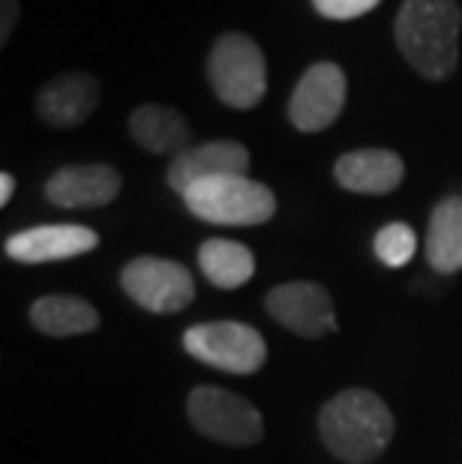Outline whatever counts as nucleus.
<instances>
[{
    "instance_id": "1",
    "label": "nucleus",
    "mask_w": 462,
    "mask_h": 464,
    "mask_svg": "<svg viewBox=\"0 0 462 464\" xmlns=\"http://www.w3.org/2000/svg\"><path fill=\"white\" fill-rule=\"evenodd\" d=\"M321 440L346 464H369L388 450L397 422L385 401L369 390H342L319 411Z\"/></svg>"
},
{
    "instance_id": "2",
    "label": "nucleus",
    "mask_w": 462,
    "mask_h": 464,
    "mask_svg": "<svg viewBox=\"0 0 462 464\" xmlns=\"http://www.w3.org/2000/svg\"><path fill=\"white\" fill-rule=\"evenodd\" d=\"M462 9L457 0H406L393 24L402 57L429 82H445L459 61Z\"/></svg>"
},
{
    "instance_id": "3",
    "label": "nucleus",
    "mask_w": 462,
    "mask_h": 464,
    "mask_svg": "<svg viewBox=\"0 0 462 464\" xmlns=\"http://www.w3.org/2000/svg\"><path fill=\"white\" fill-rule=\"evenodd\" d=\"M192 216L211 225H264L277 213V198L264 183L243 177H216L183 195Z\"/></svg>"
},
{
    "instance_id": "4",
    "label": "nucleus",
    "mask_w": 462,
    "mask_h": 464,
    "mask_svg": "<svg viewBox=\"0 0 462 464\" xmlns=\"http://www.w3.org/2000/svg\"><path fill=\"white\" fill-rule=\"evenodd\" d=\"M208 78L222 105L241 111L255 108L268 91V66L261 48L243 34L220 36L208 57Z\"/></svg>"
},
{
    "instance_id": "5",
    "label": "nucleus",
    "mask_w": 462,
    "mask_h": 464,
    "mask_svg": "<svg viewBox=\"0 0 462 464\" xmlns=\"http://www.w3.org/2000/svg\"><path fill=\"white\" fill-rule=\"evenodd\" d=\"M186 417L195 431L225 447H252L264 438L259 408L222 387H195L186 399Z\"/></svg>"
},
{
    "instance_id": "6",
    "label": "nucleus",
    "mask_w": 462,
    "mask_h": 464,
    "mask_svg": "<svg viewBox=\"0 0 462 464\" xmlns=\"http://www.w3.org/2000/svg\"><path fill=\"white\" fill-rule=\"evenodd\" d=\"M183 348L199 362L229 374H255L268 360L261 333L241 321L195 324L183 333Z\"/></svg>"
},
{
    "instance_id": "7",
    "label": "nucleus",
    "mask_w": 462,
    "mask_h": 464,
    "mask_svg": "<svg viewBox=\"0 0 462 464\" xmlns=\"http://www.w3.org/2000/svg\"><path fill=\"white\" fill-rule=\"evenodd\" d=\"M121 285L126 297L153 314L183 312L195 297L192 273L178 261L165 258H135L123 266Z\"/></svg>"
},
{
    "instance_id": "8",
    "label": "nucleus",
    "mask_w": 462,
    "mask_h": 464,
    "mask_svg": "<svg viewBox=\"0 0 462 464\" xmlns=\"http://www.w3.org/2000/svg\"><path fill=\"white\" fill-rule=\"evenodd\" d=\"M268 314L280 321L285 330L303 335V339H324L337 333V312L324 285L316 282H285L277 285L268 297Z\"/></svg>"
},
{
    "instance_id": "9",
    "label": "nucleus",
    "mask_w": 462,
    "mask_h": 464,
    "mask_svg": "<svg viewBox=\"0 0 462 464\" xmlns=\"http://www.w3.org/2000/svg\"><path fill=\"white\" fill-rule=\"evenodd\" d=\"M346 105V72L337 63L310 66L289 100V121L300 132H321Z\"/></svg>"
},
{
    "instance_id": "10",
    "label": "nucleus",
    "mask_w": 462,
    "mask_h": 464,
    "mask_svg": "<svg viewBox=\"0 0 462 464\" xmlns=\"http://www.w3.org/2000/svg\"><path fill=\"white\" fill-rule=\"evenodd\" d=\"M100 234L84 225H36L6 240V255L18 264H48L78 258L96 249Z\"/></svg>"
},
{
    "instance_id": "11",
    "label": "nucleus",
    "mask_w": 462,
    "mask_h": 464,
    "mask_svg": "<svg viewBox=\"0 0 462 464\" xmlns=\"http://www.w3.org/2000/svg\"><path fill=\"white\" fill-rule=\"evenodd\" d=\"M247 171H250L247 147L238 141H208L174 156L169 165V186L183 198L186 189L195 183L216 180V177H243Z\"/></svg>"
},
{
    "instance_id": "12",
    "label": "nucleus",
    "mask_w": 462,
    "mask_h": 464,
    "mask_svg": "<svg viewBox=\"0 0 462 464\" xmlns=\"http://www.w3.org/2000/svg\"><path fill=\"white\" fill-rule=\"evenodd\" d=\"M100 105V82L87 72H66L52 78L36 93V114L54 130L82 126Z\"/></svg>"
},
{
    "instance_id": "13",
    "label": "nucleus",
    "mask_w": 462,
    "mask_h": 464,
    "mask_svg": "<svg viewBox=\"0 0 462 464\" xmlns=\"http://www.w3.org/2000/svg\"><path fill=\"white\" fill-rule=\"evenodd\" d=\"M121 192V174L112 165H70L48 177L45 198L66 210L105 207Z\"/></svg>"
},
{
    "instance_id": "14",
    "label": "nucleus",
    "mask_w": 462,
    "mask_h": 464,
    "mask_svg": "<svg viewBox=\"0 0 462 464\" xmlns=\"http://www.w3.org/2000/svg\"><path fill=\"white\" fill-rule=\"evenodd\" d=\"M333 177L342 189L358 195H388L402 183L406 165L393 150L369 147V150H355L339 156L333 165Z\"/></svg>"
},
{
    "instance_id": "15",
    "label": "nucleus",
    "mask_w": 462,
    "mask_h": 464,
    "mask_svg": "<svg viewBox=\"0 0 462 464\" xmlns=\"http://www.w3.org/2000/svg\"><path fill=\"white\" fill-rule=\"evenodd\" d=\"M130 132L135 144H142L147 153L181 156L183 150H190V123H186L181 111H174L169 105L151 102L135 108L130 117Z\"/></svg>"
},
{
    "instance_id": "16",
    "label": "nucleus",
    "mask_w": 462,
    "mask_h": 464,
    "mask_svg": "<svg viewBox=\"0 0 462 464\" xmlns=\"http://www.w3.org/2000/svg\"><path fill=\"white\" fill-rule=\"evenodd\" d=\"M427 261L436 273H459L462 270V198L438 201L429 216L427 228Z\"/></svg>"
},
{
    "instance_id": "17",
    "label": "nucleus",
    "mask_w": 462,
    "mask_h": 464,
    "mask_svg": "<svg viewBox=\"0 0 462 464\" xmlns=\"http://www.w3.org/2000/svg\"><path fill=\"white\" fill-rule=\"evenodd\" d=\"M31 324L45 335L66 339V335H84L100 327V312L82 297L70 294H52V297H39L31 305Z\"/></svg>"
},
{
    "instance_id": "18",
    "label": "nucleus",
    "mask_w": 462,
    "mask_h": 464,
    "mask_svg": "<svg viewBox=\"0 0 462 464\" xmlns=\"http://www.w3.org/2000/svg\"><path fill=\"white\" fill-rule=\"evenodd\" d=\"M199 266L204 273V279L216 288H241L247 285L255 273V255L247 249L243 243H234V240H204L202 249H199Z\"/></svg>"
},
{
    "instance_id": "19",
    "label": "nucleus",
    "mask_w": 462,
    "mask_h": 464,
    "mask_svg": "<svg viewBox=\"0 0 462 464\" xmlns=\"http://www.w3.org/2000/svg\"><path fill=\"white\" fill-rule=\"evenodd\" d=\"M418 252V234L406 222H390L376 234V258L385 266H406Z\"/></svg>"
},
{
    "instance_id": "20",
    "label": "nucleus",
    "mask_w": 462,
    "mask_h": 464,
    "mask_svg": "<svg viewBox=\"0 0 462 464\" xmlns=\"http://www.w3.org/2000/svg\"><path fill=\"white\" fill-rule=\"evenodd\" d=\"M381 0H312V6L319 9L324 18L333 22H349V18L367 15L369 9H376Z\"/></svg>"
},
{
    "instance_id": "21",
    "label": "nucleus",
    "mask_w": 462,
    "mask_h": 464,
    "mask_svg": "<svg viewBox=\"0 0 462 464\" xmlns=\"http://www.w3.org/2000/svg\"><path fill=\"white\" fill-rule=\"evenodd\" d=\"M15 18H18V0H4V22H0V43H9V34L15 27Z\"/></svg>"
},
{
    "instance_id": "22",
    "label": "nucleus",
    "mask_w": 462,
    "mask_h": 464,
    "mask_svg": "<svg viewBox=\"0 0 462 464\" xmlns=\"http://www.w3.org/2000/svg\"><path fill=\"white\" fill-rule=\"evenodd\" d=\"M13 192H15L13 174H0V204H9V198H13Z\"/></svg>"
}]
</instances>
